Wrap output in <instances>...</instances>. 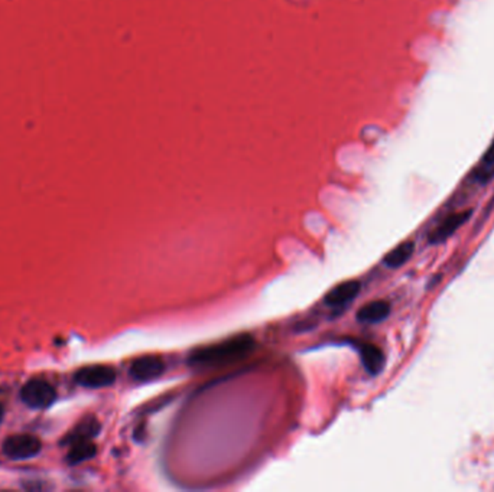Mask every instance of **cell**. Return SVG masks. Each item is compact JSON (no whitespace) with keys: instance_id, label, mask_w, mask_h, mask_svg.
<instances>
[{"instance_id":"obj_12","label":"cell","mask_w":494,"mask_h":492,"mask_svg":"<svg viewBox=\"0 0 494 492\" xmlns=\"http://www.w3.org/2000/svg\"><path fill=\"white\" fill-rule=\"evenodd\" d=\"M411 254H412V244L411 243H405V244L396 247L392 253H389L385 257V263L387 266H390V267H397L402 263H405L409 258Z\"/></svg>"},{"instance_id":"obj_10","label":"cell","mask_w":494,"mask_h":492,"mask_svg":"<svg viewBox=\"0 0 494 492\" xmlns=\"http://www.w3.org/2000/svg\"><path fill=\"white\" fill-rule=\"evenodd\" d=\"M473 177L476 182L485 184L491 177H494V141L484 153L483 159L477 165V168L473 172Z\"/></svg>"},{"instance_id":"obj_9","label":"cell","mask_w":494,"mask_h":492,"mask_svg":"<svg viewBox=\"0 0 494 492\" xmlns=\"http://www.w3.org/2000/svg\"><path fill=\"white\" fill-rule=\"evenodd\" d=\"M71 446V449L68 452V462L75 465V464H81L87 459H92L96 454H97V447L92 440H81V442H75Z\"/></svg>"},{"instance_id":"obj_8","label":"cell","mask_w":494,"mask_h":492,"mask_svg":"<svg viewBox=\"0 0 494 492\" xmlns=\"http://www.w3.org/2000/svg\"><path fill=\"white\" fill-rule=\"evenodd\" d=\"M389 312L390 306L386 302L375 300L357 312V319L360 322H379L389 315Z\"/></svg>"},{"instance_id":"obj_4","label":"cell","mask_w":494,"mask_h":492,"mask_svg":"<svg viewBox=\"0 0 494 492\" xmlns=\"http://www.w3.org/2000/svg\"><path fill=\"white\" fill-rule=\"evenodd\" d=\"M75 381L87 388L109 387L116 381V371L107 366L85 367L75 374Z\"/></svg>"},{"instance_id":"obj_1","label":"cell","mask_w":494,"mask_h":492,"mask_svg":"<svg viewBox=\"0 0 494 492\" xmlns=\"http://www.w3.org/2000/svg\"><path fill=\"white\" fill-rule=\"evenodd\" d=\"M254 348V339L249 334H240L222 342L197 349L190 356L193 366H222L247 356Z\"/></svg>"},{"instance_id":"obj_7","label":"cell","mask_w":494,"mask_h":492,"mask_svg":"<svg viewBox=\"0 0 494 492\" xmlns=\"http://www.w3.org/2000/svg\"><path fill=\"white\" fill-rule=\"evenodd\" d=\"M100 430V425L95 417H88L82 420L80 425H77L67 436H65V443L73 444L75 442L81 440H92Z\"/></svg>"},{"instance_id":"obj_6","label":"cell","mask_w":494,"mask_h":492,"mask_svg":"<svg viewBox=\"0 0 494 492\" xmlns=\"http://www.w3.org/2000/svg\"><path fill=\"white\" fill-rule=\"evenodd\" d=\"M358 292H360V283L355 282V280L344 282L327 293L326 303L328 306L345 305L347 302L353 300L358 295Z\"/></svg>"},{"instance_id":"obj_5","label":"cell","mask_w":494,"mask_h":492,"mask_svg":"<svg viewBox=\"0 0 494 492\" xmlns=\"http://www.w3.org/2000/svg\"><path fill=\"white\" fill-rule=\"evenodd\" d=\"M165 371V363L161 356L156 355H145L138 358L131 364L130 374L138 381H148L159 377Z\"/></svg>"},{"instance_id":"obj_3","label":"cell","mask_w":494,"mask_h":492,"mask_svg":"<svg viewBox=\"0 0 494 492\" xmlns=\"http://www.w3.org/2000/svg\"><path fill=\"white\" fill-rule=\"evenodd\" d=\"M41 440L32 434H14L4 442V454L15 461L33 458L41 452Z\"/></svg>"},{"instance_id":"obj_13","label":"cell","mask_w":494,"mask_h":492,"mask_svg":"<svg viewBox=\"0 0 494 492\" xmlns=\"http://www.w3.org/2000/svg\"><path fill=\"white\" fill-rule=\"evenodd\" d=\"M2 419H4V408L2 405H0V423H2Z\"/></svg>"},{"instance_id":"obj_11","label":"cell","mask_w":494,"mask_h":492,"mask_svg":"<svg viewBox=\"0 0 494 492\" xmlns=\"http://www.w3.org/2000/svg\"><path fill=\"white\" fill-rule=\"evenodd\" d=\"M362 360H363L366 370L370 374H377L382 370L383 363H385L382 351L377 346L370 345V344H366L362 346Z\"/></svg>"},{"instance_id":"obj_2","label":"cell","mask_w":494,"mask_h":492,"mask_svg":"<svg viewBox=\"0 0 494 492\" xmlns=\"http://www.w3.org/2000/svg\"><path fill=\"white\" fill-rule=\"evenodd\" d=\"M54 387L43 380H31L21 390V398L32 409H45L55 400Z\"/></svg>"}]
</instances>
